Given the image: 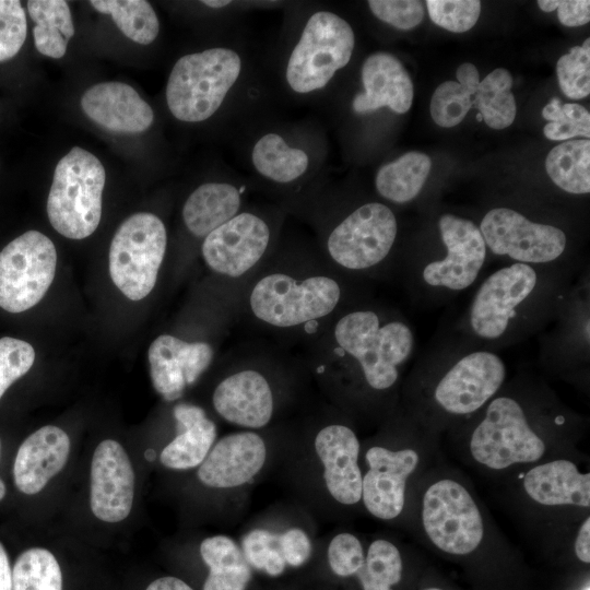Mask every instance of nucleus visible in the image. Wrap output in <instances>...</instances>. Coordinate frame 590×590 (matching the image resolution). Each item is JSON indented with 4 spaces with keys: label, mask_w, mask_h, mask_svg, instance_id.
Instances as JSON below:
<instances>
[{
    "label": "nucleus",
    "mask_w": 590,
    "mask_h": 590,
    "mask_svg": "<svg viewBox=\"0 0 590 590\" xmlns=\"http://www.w3.org/2000/svg\"><path fill=\"white\" fill-rule=\"evenodd\" d=\"M69 452V436L57 426H43L31 434L21 444L14 460L17 489L27 495L40 492L62 470Z\"/></svg>",
    "instance_id": "nucleus-24"
},
{
    "label": "nucleus",
    "mask_w": 590,
    "mask_h": 590,
    "mask_svg": "<svg viewBox=\"0 0 590 590\" xmlns=\"http://www.w3.org/2000/svg\"><path fill=\"white\" fill-rule=\"evenodd\" d=\"M268 453L267 441L258 430L229 433L215 441L198 467V480L217 489L244 486L262 471Z\"/></svg>",
    "instance_id": "nucleus-19"
},
{
    "label": "nucleus",
    "mask_w": 590,
    "mask_h": 590,
    "mask_svg": "<svg viewBox=\"0 0 590 590\" xmlns=\"http://www.w3.org/2000/svg\"><path fill=\"white\" fill-rule=\"evenodd\" d=\"M0 590H12V569L4 546L0 543Z\"/></svg>",
    "instance_id": "nucleus-50"
},
{
    "label": "nucleus",
    "mask_w": 590,
    "mask_h": 590,
    "mask_svg": "<svg viewBox=\"0 0 590 590\" xmlns=\"http://www.w3.org/2000/svg\"><path fill=\"white\" fill-rule=\"evenodd\" d=\"M251 163L263 178L286 185L305 175L309 167V156L304 150L291 146L279 133L269 132L253 144Z\"/></svg>",
    "instance_id": "nucleus-29"
},
{
    "label": "nucleus",
    "mask_w": 590,
    "mask_h": 590,
    "mask_svg": "<svg viewBox=\"0 0 590 590\" xmlns=\"http://www.w3.org/2000/svg\"><path fill=\"white\" fill-rule=\"evenodd\" d=\"M239 546L251 568L271 577L281 576L287 566L276 545L275 531L253 528L243 535Z\"/></svg>",
    "instance_id": "nucleus-39"
},
{
    "label": "nucleus",
    "mask_w": 590,
    "mask_h": 590,
    "mask_svg": "<svg viewBox=\"0 0 590 590\" xmlns=\"http://www.w3.org/2000/svg\"><path fill=\"white\" fill-rule=\"evenodd\" d=\"M200 555L209 568L202 590H246L252 570L239 544L224 534L205 538Z\"/></svg>",
    "instance_id": "nucleus-28"
},
{
    "label": "nucleus",
    "mask_w": 590,
    "mask_h": 590,
    "mask_svg": "<svg viewBox=\"0 0 590 590\" xmlns=\"http://www.w3.org/2000/svg\"><path fill=\"white\" fill-rule=\"evenodd\" d=\"M476 118L477 120H482V116L480 115V113L477 114Z\"/></svg>",
    "instance_id": "nucleus-54"
},
{
    "label": "nucleus",
    "mask_w": 590,
    "mask_h": 590,
    "mask_svg": "<svg viewBox=\"0 0 590 590\" xmlns=\"http://www.w3.org/2000/svg\"><path fill=\"white\" fill-rule=\"evenodd\" d=\"M239 188L225 181H210L196 188L185 201L181 215L187 229L204 238L241 211Z\"/></svg>",
    "instance_id": "nucleus-27"
},
{
    "label": "nucleus",
    "mask_w": 590,
    "mask_h": 590,
    "mask_svg": "<svg viewBox=\"0 0 590 590\" xmlns=\"http://www.w3.org/2000/svg\"><path fill=\"white\" fill-rule=\"evenodd\" d=\"M430 20L453 33L471 30L479 20L481 2L477 0H427Z\"/></svg>",
    "instance_id": "nucleus-41"
},
{
    "label": "nucleus",
    "mask_w": 590,
    "mask_h": 590,
    "mask_svg": "<svg viewBox=\"0 0 590 590\" xmlns=\"http://www.w3.org/2000/svg\"><path fill=\"white\" fill-rule=\"evenodd\" d=\"M430 158L421 152H408L379 168L377 192L393 203H406L421 192L430 170Z\"/></svg>",
    "instance_id": "nucleus-30"
},
{
    "label": "nucleus",
    "mask_w": 590,
    "mask_h": 590,
    "mask_svg": "<svg viewBox=\"0 0 590 590\" xmlns=\"http://www.w3.org/2000/svg\"><path fill=\"white\" fill-rule=\"evenodd\" d=\"M512 76L504 68H497L480 81L474 94L475 105L485 123L496 130L509 127L517 113L511 93Z\"/></svg>",
    "instance_id": "nucleus-34"
},
{
    "label": "nucleus",
    "mask_w": 590,
    "mask_h": 590,
    "mask_svg": "<svg viewBox=\"0 0 590 590\" xmlns=\"http://www.w3.org/2000/svg\"><path fill=\"white\" fill-rule=\"evenodd\" d=\"M422 519L430 541L449 554H469L483 539V520L476 504L469 492L452 480L438 481L427 488Z\"/></svg>",
    "instance_id": "nucleus-13"
},
{
    "label": "nucleus",
    "mask_w": 590,
    "mask_h": 590,
    "mask_svg": "<svg viewBox=\"0 0 590 590\" xmlns=\"http://www.w3.org/2000/svg\"><path fill=\"white\" fill-rule=\"evenodd\" d=\"M364 556L363 544L353 533L340 532L329 541L327 559L331 571L338 577L355 576Z\"/></svg>",
    "instance_id": "nucleus-44"
},
{
    "label": "nucleus",
    "mask_w": 590,
    "mask_h": 590,
    "mask_svg": "<svg viewBox=\"0 0 590 590\" xmlns=\"http://www.w3.org/2000/svg\"><path fill=\"white\" fill-rule=\"evenodd\" d=\"M276 375L269 364L244 359L232 365L215 386L212 405L225 422L249 430H260L274 418L279 405Z\"/></svg>",
    "instance_id": "nucleus-12"
},
{
    "label": "nucleus",
    "mask_w": 590,
    "mask_h": 590,
    "mask_svg": "<svg viewBox=\"0 0 590 590\" xmlns=\"http://www.w3.org/2000/svg\"><path fill=\"white\" fill-rule=\"evenodd\" d=\"M133 497L134 473L126 450L116 440H103L91 463L92 512L102 521L119 522L129 516Z\"/></svg>",
    "instance_id": "nucleus-20"
},
{
    "label": "nucleus",
    "mask_w": 590,
    "mask_h": 590,
    "mask_svg": "<svg viewBox=\"0 0 590 590\" xmlns=\"http://www.w3.org/2000/svg\"><path fill=\"white\" fill-rule=\"evenodd\" d=\"M30 16L35 47L44 56L59 59L64 56L69 39L74 35L70 8L62 0H31Z\"/></svg>",
    "instance_id": "nucleus-31"
},
{
    "label": "nucleus",
    "mask_w": 590,
    "mask_h": 590,
    "mask_svg": "<svg viewBox=\"0 0 590 590\" xmlns=\"http://www.w3.org/2000/svg\"><path fill=\"white\" fill-rule=\"evenodd\" d=\"M201 3L205 4L209 8L220 9L232 3V1H225V0H204L201 1Z\"/></svg>",
    "instance_id": "nucleus-51"
},
{
    "label": "nucleus",
    "mask_w": 590,
    "mask_h": 590,
    "mask_svg": "<svg viewBox=\"0 0 590 590\" xmlns=\"http://www.w3.org/2000/svg\"><path fill=\"white\" fill-rule=\"evenodd\" d=\"M214 353V346L208 341H188L173 334L158 335L148 353L154 389L165 401L178 400L186 388L206 371Z\"/></svg>",
    "instance_id": "nucleus-17"
},
{
    "label": "nucleus",
    "mask_w": 590,
    "mask_h": 590,
    "mask_svg": "<svg viewBox=\"0 0 590 590\" xmlns=\"http://www.w3.org/2000/svg\"><path fill=\"white\" fill-rule=\"evenodd\" d=\"M312 445L329 496L344 506L362 500L361 445L355 432L342 423H328L318 428Z\"/></svg>",
    "instance_id": "nucleus-18"
},
{
    "label": "nucleus",
    "mask_w": 590,
    "mask_h": 590,
    "mask_svg": "<svg viewBox=\"0 0 590 590\" xmlns=\"http://www.w3.org/2000/svg\"><path fill=\"white\" fill-rule=\"evenodd\" d=\"M145 458H146L149 461H152V460L155 458V452H154V450H151V449L146 450V452H145Z\"/></svg>",
    "instance_id": "nucleus-53"
},
{
    "label": "nucleus",
    "mask_w": 590,
    "mask_h": 590,
    "mask_svg": "<svg viewBox=\"0 0 590 590\" xmlns=\"http://www.w3.org/2000/svg\"><path fill=\"white\" fill-rule=\"evenodd\" d=\"M397 234L393 211L381 202H367L331 226L322 241V258L342 275L367 274L389 258Z\"/></svg>",
    "instance_id": "nucleus-5"
},
{
    "label": "nucleus",
    "mask_w": 590,
    "mask_h": 590,
    "mask_svg": "<svg viewBox=\"0 0 590 590\" xmlns=\"http://www.w3.org/2000/svg\"><path fill=\"white\" fill-rule=\"evenodd\" d=\"M0 452H1V440H0ZM5 493H7L5 485H4L3 481L0 477V500L3 499V497L5 496Z\"/></svg>",
    "instance_id": "nucleus-52"
},
{
    "label": "nucleus",
    "mask_w": 590,
    "mask_h": 590,
    "mask_svg": "<svg viewBox=\"0 0 590 590\" xmlns=\"http://www.w3.org/2000/svg\"><path fill=\"white\" fill-rule=\"evenodd\" d=\"M341 273L319 262H266L245 284L240 307L261 329L309 342L345 307Z\"/></svg>",
    "instance_id": "nucleus-2"
},
{
    "label": "nucleus",
    "mask_w": 590,
    "mask_h": 590,
    "mask_svg": "<svg viewBox=\"0 0 590 590\" xmlns=\"http://www.w3.org/2000/svg\"><path fill=\"white\" fill-rule=\"evenodd\" d=\"M480 232L494 255L533 267L559 259L566 250V234L551 224L535 223L509 208L489 210Z\"/></svg>",
    "instance_id": "nucleus-14"
},
{
    "label": "nucleus",
    "mask_w": 590,
    "mask_h": 590,
    "mask_svg": "<svg viewBox=\"0 0 590 590\" xmlns=\"http://www.w3.org/2000/svg\"><path fill=\"white\" fill-rule=\"evenodd\" d=\"M575 553L583 563H590V518L588 517L581 524L576 542Z\"/></svg>",
    "instance_id": "nucleus-48"
},
{
    "label": "nucleus",
    "mask_w": 590,
    "mask_h": 590,
    "mask_svg": "<svg viewBox=\"0 0 590 590\" xmlns=\"http://www.w3.org/2000/svg\"><path fill=\"white\" fill-rule=\"evenodd\" d=\"M367 3L377 19L402 31L415 27L424 16L422 2L416 0H369Z\"/></svg>",
    "instance_id": "nucleus-45"
},
{
    "label": "nucleus",
    "mask_w": 590,
    "mask_h": 590,
    "mask_svg": "<svg viewBox=\"0 0 590 590\" xmlns=\"http://www.w3.org/2000/svg\"><path fill=\"white\" fill-rule=\"evenodd\" d=\"M438 228L445 253L420 268L423 285L446 293H459L477 280L487 248L479 226L464 217L444 214Z\"/></svg>",
    "instance_id": "nucleus-15"
},
{
    "label": "nucleus",
    "mask_w": 590,
    "mask_h": 590,
    "mask_svg": "<svg viewBox=\"0 0 590 590\" xmlns=\"http://www.w3.org/2000/svg\"><path fill=\"white\" fill-rule=\"evenodd\" d=\"M368 465L362 479V500L381 520L397 518L403 509L405 484L418 463L413 449L390 450L373 446L365 453Z\"/></svg>",
    "instance_id": "nucleus-21"
},
{
    "label": "nucleus",
    "mask_w": 590,
    "mask_h": 590,
    "mask_svg": "<svg viewBox=\"0 0 590 590\" xmlns=\"http://www.w3.org/2000/svg\"><path fill=\"white\" fill-rule=\"evenodd\" d=\"M276 545L286 565L300 567L312 555V541L309 534L299 527H290L280 532L275 531Z\"/></svg>",
    "instance_id": "nucleus-46"
},
{
    "label": "nucleus",
    "mask_w": 590,
    "mask_h": 590,
    "mask_svg": "<svg viewBox=\"0 0 590 590\" xmlns=\"http://www.w3.org/2000/svg\"><path fill=\"white\" fill-rule=\"evenodd\" d=\"M470 450L481 464L502 470L539 460L545 445L529 425L521 404L502 396L488 403L485 416L472 433Z\"/></svg>",
    "instance_id": "nucleus-10"
},
{
    "label": "nucleus",
    "mask_w": 590,
    "mask_h": 590,
    "mask_svg": "<svg viewBox=\"0 0 590 590\" xmlns=\"http://www.w3.org/2000/svg\"><path fill=\"white\" fill-rule=\"evenodd\" d=\"M27 32L26 15L17 0H0V62L13 58Z\"/></svg>",
    "instance_id": "nucleus-43"
},
{
    "label": "nucleus",
    "mask_w": 590,
    "mask_h": 590,
    "mask_svg": "<svg viewBox=\"0 0 590 590\" xmlns=\"http://www.w3.org/2000/svg\"><path fill=\"white\" fill-rule=\"evenodd\" d=\"M542 279L538 267L514 262L483 280L468 310V326L482 341L507 338L517 320L534 303Z\"/></svg>",
    "instance_id": "nucleus-7"
},
{
    "label": "nucleus",
    "mask_w": 590,
    "mask_h": 590,
    "mask_svg": "<svg viewBox=\"0 0 590 590\" xmlns=\"http://www.w3.org/2000/svg\"><path fill=\"white\" fill-rule=\"evenodd\" d=\"M425 590H441V589H438V588H428V589H425Z\"/></svg>",
    "instance_id": "nucleus-55"
},
{
    "label": "nucleus",
    "mask_w": 590,
    "mask_h": 590,
    "mask_svg": "<svg viewBox=\"0 0 590 590\" xmlns=\"http://www.w3.org/2000/svg\"><path fill=\"white\" fill-rule=\"evenodd\" d=\"M12 590H62V573L54 554L43 547L21 553L12 569Z\"/></svg>",
    "instance_id": "nucleus-36"
},
{
    "label": "nucleus",
    "mask_w": 590,
    "mask_h": 590,
    "mask_svg": "<svg viewBox=\"0 0 590 590\" xmlns=\"http://www.w3.org/2000/svg\"><path fill=\"white\" fill-rule=\"evenodd\" d=\"M538 4L544 12L557 10L559 22L568 27L585 25L590 20V1L588 0H540Z\"/></svg>",
    "instance_id": "nucleus-47"
},
{
    "label": "nucleus",
    "mask_w": 590,
    "mask_h": 590,
    "mask_svg": "<svg viewBox=\"0 0 590 590\" xmlns=\"http://www.w3.org/2000/svg\"><path fill=\"white\" fill-rule=\"evenodd\" d=\"M34 361L35 351L30 343L10 337L0 339V399L15 380L31 369Z\"/></svg>",
    "instance_id": "nucleus-42"
},
{
    "label": "nucleus",
    "mask_w": 590,
    "mask_h": 590,
    "mask_svg": "<svg viewBox=\"0 0 590 590\" xmlns=\"http://www.w3.org/2000/svg\"><path fill=\"white\" fill-rule=\"evenodd\" d=\"M545 169L551 180L573 194L590 192V141L570 140L553 148L546 156Z\"/></svg>",
    "instance_id": "nucleus-33"
},
{
    "label": "nucleus",
    "mask_w": 590,
    "mask_h": 590,
    "mask_svg": "<svg viewBox=\"0 0 590 590\" xmlns=\"http://www.w3.org/2000/svg\"><path fill=\"white\" fill-rule=\"evenodd\" d=\"M527 494L545 506H590V474L568 460H555L531 469L523 479Z\"/></svg>",
    "instance_id": "nucleus-26"
},
{
    "label": "nucleus",
    "mask_w": 590,
    "mask_h": 590,
    "mask_svg": "<svg viewBox=\"0 0 590 590\" xmlns=\"http://www.w3.org/2000/svg\"><path fill=\"white\" fill-rule=\"evenodd\" d=\"M145 590H193L184 580L174 577L165 576L152 581Z\"/></svg>",
    "instance_id": "nucleus-49"
},
{
    "label": "nucleus",
    "mask_w": 590,
    "mask_h": 590,
    "mask_svg": "<svg viewBox=\"0 0 590 590\" xmlns=\"http://www.w3.org/2000/svg\"><path fill=\"white\" fill-rule=\"evenodd\" d=\"M177 434L161 455L162 464L172 470L199 467L217 437L215 423L196 404L180 402L173 409Z\"/></svg>",
    "instance_id": "nucleus-25"
},
{
    "label": "nucleus",
    "mask_w": 590,
    "mask_h": 590,
    "mask_svg": "<svg viewBox=\"0 0 590 590\" xmlns=\"http://www.w3.org/2000/svg\"><path fill=\"white\" fill-rule=\"evenodd\" d=\"M583 590H590V587H587V588H586V589H583Z\"/></svg>",
    "instance_id": "nucleus-56"
},
{
    "label": "nucleus",
    "mask_w": 590,
    "mask_h": 590,
    "mask_svg": "<svg viewBox=\"0 0 590 590\" xmlns=\"http://www.w3.org/2000/svg\"><path fill=\"white\" fill-rule=\"evenodd\" d=\"M364 92L352 102L356 114L373 113L388 107L396 114L406 113L413 101V83L401 61L379 51L368 56L362 66Z\"/></svg>",
    "instance_id": "nucleus-23"
},
{
    "label": "nucleus",
    "mask_w": 590,
    "mask_h": 590,
    "mask_svg": "<svg viewBox=\"0 0 590 590\" xmlns=\"http://www.w3.org/2000/svg\"><path fill=\"white\" fill-rule=\"evenodd\" d=\"M542 116L550 122L545 125L544 135L553 141L568 140L582 135L590 137V114L577 103L560 104L559 98H552L542 109Z\"/></svg>",
    "instance_id": "nucleus-38"
},
{
    "label": "nucleus",
    "mask_w": 590,
    "mask_h": 590,
    "mask_svg": "<svg viewBox=\"0 0 590 590\" xmlns=\"http://www.w3.org/2000/svg\"><path fill=\"white\" fill-rule=\"evenodd\" d=\"M506 373L498 354L488 350L470 351L442 375L434 389V399L449 414L473 413L498 392Z\"/></svg>",
    "instance_id": "nucleus-16"
},
{
    "label": "nucleus",
    "mask_w": 590,
    "mask_h": 590,
    "mask_svg": "<svg viewBox=\"0 0 590 590\" xmlns=\"http://www.w3.org/2000/svg\"><path fill=\"white\" fill-rule=\"evenodd\" d=\"M317 377L356 376L367 389L386 392L411 358L415 338L400 316L370 305H349L311 341Z\"/></svg>",
    "instance_id": "nucleus-1"
},
{
    "label": "nucleus",
    "mask_w": 590,
    "mask_h": 590,
    "mask_svg": "<svg viewBox=\"0 0 590 590\" xmlns=\"http://www.w3.org/2000/svg\"><path fill=\"white\" fill-rule=\"evenodd\" d=\"M354 46V31L344 19L330 11L312 13L288 56L287 85L297 94L322 90L350 62Z\"/></svg>",
    "instance_id": "nucleus-6"
},
{
    "label": "nucleus",
    "mask_w": 590,
    "mask_h": 590,
    "mask_svg": "<svg viewBox=\"0 0 590 590\" xmlns=\"http://www.w3.org/2000/svg\"><path fill=\"white\" fill-rule=\"evenodd\" d=\"M106 173L91 152L74 146L57 164L47 199L52 227L70 239H83L97 228Z\"/></svg>",
    "instance_id": "nucleus-4"
},
{
    "label": "nucleus",
    "mask_w": 590,
    "mask_h": 590,
    "mask_svg": "<svg viewBox=\"0 0 590 590\" xmlns=\"http://www.w3.org/2000/svg\"><path fill=\"white\" fill-rule=\"evenodd\" d=\"M458 82L446 81L437 86L429 105L433 120L444 128L459 125L473 106L472 95L480 83L476 67L465 62L456 72Z\"/></svg>",
    "instance_id": "nucleus-32"
},
{
    "label": "nucleus",
    "mask_w": 590,
    "mask_h": 590,
    "mask_svg": "<svg viewBox=\"0 0 590 590\" xmlns=\"http://www.w3.org/2000/svg\"><path fill=\"white\" fill-rule=\"evenodd\" d=\"M167 246V232L155 214L139 212L125 220L109 247V274L131 300L145 298L154 288Z\"/></svg>",
    "instance_id": "nucleus-8"
},
{
    "label": "nucleus",
    "mask_w": 590,
    "mask_h": 590,
    "mask_svg": "<svg viewBox=\"0 0 590 590\" xmlns=\"http://www.w3.org/2000/svg\"><path fill=\"white\" fill-rule=\"evenodd\" d=\"M240 55L231 48L214 47L180 57L166 85V102L180 121L200 122L211 118L238 81Z\"/></svg>",
    "instance_id": "nucleus-3"
},
{
    "label": "nucleus",
    "mask_w": 590,
    "mask_h": 590,
    "mask_svg": "<svg viewBox=\"0 0 590 590\" xmlns=\"http://www.w3.org/2000/svg\"><path fill=\"white\" fill-rule=\"evenodd\" d=\"M57 264L54 243L43 233L28 231L0 251V307L25 311L44 297Z\"/></svg>",
    "instance_id": "nucleus-11"
},
{
    "label": "nucleus",
    "mask_w": 590,
    "mask_h": 590,
    "mask_svg": "<svg viewBox=\"0 0 590 590\" xmlns=\"http://www.w3.org/2000/svg\"><path fill=\"white\" fill-rule=\"evenodd\" d=\"M556 73L559 87L567 97L580 99L590 94L589 38L558 59Z\"/></svg>",
    "instance_id": "nucleus-40"
},
{
    "label": "nucleus",
    "mask_w": 590,
    "mask_h": 590,
    "mask_svg": "<svg viewBox=\"0 0 590 590\" xmlns=\"http://www.w3.org/2000/svg\"><path fill=\"white\" fill-rule=\"evenodd\" d=\"M355 576L363 590H392L402 577V558L398 547L388 540H374Z\"/></svg>",
    "instance_id": "nucleus-37"
},
{
    "label": "nucleus",
    "mask_w": 590,
    "mask_h": 590,
    "mask_svg": "<svg viewBox=\"0 0 590 590\" xmlns=\"http://www.w3.org/2000/svg\"><path fill=\"white\" fill-rule=\"evenodd\" d=\"M274 227L255 211H240L203 238L201 255L216 275L245 285L269 260Z\"/></svg>",
    "instance_id": "nucleus-9"
},
{
    "label": "nucleus",
    "mask_w": 590,
    "mask_h": 590,
    "mask_svg": "<svg viewBox=\"0 0 590 590\" xmlns=\"http://www.w3.org/2000/svg\"><path fill=\"white\" fill-rule=\"evenodd\" d=\"M90 4L101 13L109 14L118 28L138 44L149 45L158 35V17L148 1L92 0Z\"/></svg>",
    "instance_id": "nucleus-35"
},
{
    "label": "nucleus",
    "mask_w": 590,
    "mask_h": 590,
    "mask_svg": "<svg viewBox=\"0 0 590 590\" xmlns=\"http://www.w3.org/2000/svg\"><path fill=\"white\" fill-rule=\"evenodd\" d=\"M81 107L91 120L114 132L140 133L154 120L152 107L122 82L93 85L83 94Z\"/></svg>",
    "instance_id": "nucleus-22"
}]
</instances>
